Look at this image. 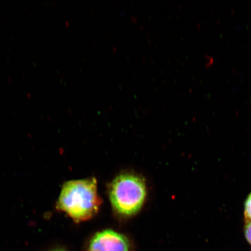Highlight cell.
Listing matches in <instances>:
<instances>
[{"mask_svg": "<svg viewBox=\"0 0 251 251\" xmlns=\"http://www.w3.org/2000/svg\"><path fill=\"white\" fill-rule=\"evenodd\" d=\"M244 234L248 242L251 245V221H246L244 227Z\"/></svg>", "mask_w": 251, "mask_h": 251, "instance_id": "5b68a950", "label": "cell"}, {"mask_svg": "<svg viewBox=\"0 0 251 251\" xmlns=\"http://www.w3.org/2000/svg\"><path fill=\"white\" fill-rule=\"evenodd\" d=\"M109 196L113 208L118 214L133 216L142 208L147 196L143 178L130 174H121L110 185Z\"/></svg>", "mask_w": 251, "mask_h": 251, "instance_id": "7a4b0ae2", "label": "cell"}, {"mask_svg": "<svg viewBox=\"0 0 251 251\" xmlns=\"http://www.w3.org/2000/svg\"><path fill=\"white\" fill-rule=\"evenodd\" d=\"M86 251H132V247L125 235L107 229L97 232L91 238Z\"/></svg>", "mask_w": 251, "mask_h": 251, "instance_id": "3957f363", "label": "cell"}, {"mask_svg": "<svg viewBox=\"0 0 251 251\" xmlns=\"http://www.w3.org/2000/svg\"><path fill=\"white\" fill-rule=\"evenodd\" d=\"M101 204L97 180L92 177L65 183L56 202V208L67 214L75 222L80 223L94 217Z\"/></svg>", "mask_w": 251, "mask_h": 251, "instance_id": "6da1fadb", "label": "cell"}, {"mask_svg": "<svg viewBox=\"0 0 251 251\" xmlns=\"http://www.w3.org/2000/svg\"><path fill=\"white\" fill-rule=\"evenodd\" d=\"M244 216L247 221H251V193L248 196L245 202Z\"/></svg>", "mask_w": 251, "mask_h": 251, "instance_id": "277c9868", "label": "cell"}, {"mask_svg": "<svg viewBox=\"0 0 251 251\" xmlns=\"http://www.w3.org/2000/svg\"><path fill=\"white\" fill-rule=\"evenodd\" d=\"M50 251H67L64 249H62V248H56V249H53Z\"/></svg>", "mask_w": 251, "mask_h": 251, "instance_id": "8992f818", "label": "cell"}]
</instances>
